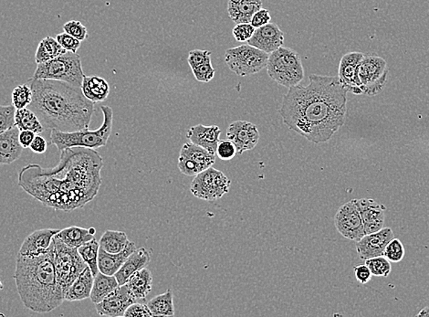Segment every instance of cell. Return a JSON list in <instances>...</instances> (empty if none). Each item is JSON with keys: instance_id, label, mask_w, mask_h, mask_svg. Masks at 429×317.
<instances>
[{"instance_id": "obj_1", "label": "cell", "mask_w": 429, "mask_h": 317, "mask_svg": "<svg viewBox=\"0 0 429 317\" xmlns=\"http://www.w3.org/2000/svg\"><path fill=\"white\" fill-rule=\"evenodd\" d=\"M103 160L96 150L72 148L60 151L52 169L28 164L19 173V186L42 205L62 212L94 200L101 185Z\"/></svg>"}, {"instance_id": "obj_2", "label": "cell", "mask_w": 429, "mask_h": 317, "mask_svg": "<svg viewBox=\"0 0 429 317\" xmlns=\"http://www.w3.org/2000/svg\"><path fill=\"white\" fill-rule=\"evenodd\" d=\"M348 90L338 77L312 74L289 88L279 110L284 125L314 144L326 143L346 119Z\"/></svg>"}, {"instance_id": "obj_3", "label": "cell", "mask_w": 429, "mask_h": 317, "mask_svg": "<svg viewBox=\"0 0 429 317\" xmlns=\"http://www.w3.org/2000/svg\"><path fill=\"white\" fill-rule=\"evenodd\" d=\"M33 102L28 105L45 130L74 132L89 128L94 103L81 88L54 80L31 79Z\"/></svg>"}, {"instance_id": "obj_4", "label": "cell", "mask_w": 429, "mask_h": 317, "mask_svg": "<svg viewBox=\"0 0 429 317\" xmlns=\"http://www.w3.org/2000/svg\"><path fill=\"white\" fill-rule=\"evenodd\" d=\"M14 280L23 305L33 312L50 313L65 301L58 284L53 244L44 255H17Z\"/></svg>"}, {"instance_id": "obj_5", "label": "cell", "mask_w": 429, "mask_h": 317, "mask_svg": "<svg viewBox=\"0 0 429 317\" xmlns=\"http://www.w3.org/2000/svg\"><path fill=\"white\" fill-rule=\"evenodd\" d=\"M103 114V123L97 130H89V128L74 132H62L51 130V142L58 150L72 148H86L97 149L106 146L111 137L114 112L109 106L101 108Z\"/></svg>"}, {"instance_id": "obj_6", "label": "cell", "mask_w": 429, "mask_h": 317, "mask_svg": "<svg viewBox=\"0 0 429 317\" xmlns=\"http://www.w3.org/2000/svg\"><path fill=\"white\" fill-rule=\"evenodd\" d=\"M266 68L269 78L286 88L300 85L304 78L301 56L297 51L283 46L269 54Z\"/></svg>"}, {"instance_id": "obj_7", "label": "cell", "mask_w": 429, "mask_h": 317, "mask_svg": "<svg viewBox=\"0 0 429 317\" xmlns=\"http://www.w3.org/2000/svg\"><path fill=\"white\" fill-rule=\"evenodd\" d=\"M84 76L81 57L77 53L66 51L48 62L39 63L33 79L60 80L81 88Z\"/></svg>"}, {"instance_id": "obj_8", "label": "cell", "mask_w": 429, "mask_h": 317, "mask_svg": "<svg viewBox=\"0 0 429 317\" xmlns=\"http://www.w3.org/2000/svg\"><path fill=\"white\" fill-rule=\"evenodd\" d=\"M52 244L58 284L63 295H66L67 291L85 269L87 264L78 252L77 248L69 247L57 237L53 238Z\"/></svg>"}, {"instance_id": "obj_9", "label": "cell", "mask_w": 429, "mask_h": 317, "mask_svg": "<svg viewBox=\"0 0 429 317\" xmlns=\"http://www.w3.org/2000/svg\"><path fill=\"white\" fill-rule=\"evenodd\" d=\"M269 54L251 45L228 49L225 62L228 69L240 77L260 73L266 68Z\"/></svg>"}, {"instance_id": "obj_10", "label": "cell", "mask_w": 429, "mask_h": 317, "mask_svg": "<svg viewBox=\"0 0 429 317\" xmlns=\"http://www.w3.org/2000/svg\"><path fill=\"white\" fill-rule=\"evenodd\" d=\"M231 181L220 170L211 168L195 175L190 186V191L200 200L214 201L227 194Z\"/></svg>"}, {"instance_id": "obj_11", "label": "cell", "mask_w": 429, "mask_h": 317, "mask_svg": "<svg viewBox=\"0 0 429 317\" xmlns=\"http://www.w3.org/2000/svg\"><path fill=\"white\" fill-rule=\"evenodd\" d=\"M388 74L387 63L384 58L364 55L358 69L363 94L375 96L384 89Z\"/></svg>"}, {"instance_id": "obj_12", "label": "cell", "mask_w": 429, "mask_h": 317, "mask_svg": "<svg viewBox=\"0 0 429 317\" xmlns=\"http://www.w3.org/2000/svg\"><path fill=\"white\" fill-rule=\"evenodd\" d=\"M216 161V155L193 143L183 145L178 157V169L182 174L195 177L204 170L211 168Z\"/></svg>"}, {"instance_id": "obj_13", "label": "cell", "mask_w": 429, "mask_h": 317, "mask_svg": "<svg viewBox=\"0 0 429 317\" xmlns=\"http://www.w3.org/2000/svg\"><path fill=\"white\" fill-rule=\"evenodd\" d=\"M335 225L344 238L358 241L365 235L363 221L355 200L340 207L336 212Z\"/></svg>"}, {"instance_id": "obj_14", "label": "cell", "mask_w": 429, "mask_h": 317, "mask_svg": "<svg viewBox=\"0 0 429 317\" xmlns=\"http://www.w3.org/2000/svg\"><path fill=\"white\" fill-rule=\"evenodd\" d=\"M260 137L259 129L249 121H235L227 129V139L230 140L236 146L239 155L256 148Z\"/></svg>"}, {"instance_id": "obj_15", "label": "cell", "mask_w": 429, "mask_h": 317, "mask_svg": "<svg viewBox=\"0 0 429 317\" xmlns=\"http://www.w3.org/2000/svg\"><path fill=\"white\" fill-rule=\"evenodd\" d=\"M138 302L130 292L126 284L119 285L117 288L107 295L99 304L95 305L98 315L101 316H124L127 308L133 302Z\"/></svg>"}, {"instance_id": "obj_16", "label": "cell", "mask_w": 429, "mask_h": 317, "mask_svg": "<svg viewBox=\"0 0 429 317\" xmlns=\"http://www.w3.org/2000/svg\"><path fill=\"white\" fill-rule=\"evenodd\" d=\"M395 237L391 228H382L378 232L365 234L356 241V252L361 260L384 256L385 247Z\"/></svg>"}, {"instance_id": "obj_17", "label": "cell", "mask_w": 429, "mask_h": 317, "mask_svg": "<svg viewBox=\"0 0 429 317\" xmlns=\"http://www.w3.org/2000/svg\"><path fill=\"white\" fill-rule=\"evenodd\" d=\"M364 57V53L353 51V53L344 54L339 65V80L348 92L356 95L363 94L358 77V69Z\"/></svg>"}, {"instance_id": "obj_18", "label": "cell", "mask_w": 429, "mask_h": 317, "mask_svg": "<svg viewBox=\"0 0 429 317\" xmlns=\"http://www.w3.org/2000/svg\"><path fill=\"white\" fill-rule=\"evenodd\" d=\"M248 44L271 54L284 44V34L275 23H268L255 28L253 35L248 40Z\"/></svg>"}, {"instance_id": "obj_19", "label": "cell", "mask_w": 429, "mask_h": 317, "mask_svg": "<svg viewBox=\"0 0 429 317\" xmlns=\"http://www.w3.org/2000/svg\"><path fill=\"white\" fill-rule=\"evenodd\" d=\"M362 221H363L365 234L378 232L384 228L385 220V207L371 198L355 200Z\"/></svg>"}, {"instance_id": "obj_20", "label": "cell", "mask_w": 429, "mask_h": 317, "mask_svg": "<svg viewBox=\"0 0 429 317\" xmlns=\"http://www.w3.org/2000/svg\"><path fill=\"white\" fill-rule=\"evenodd\" d=\"M58 229H40L35 230L23 241L19 255L34 257L44 255L50 249Z\"/></svg>"}, {"instance_id": "obj_21", "label": "cell", "mask_w": 429, "mask_h": 317, "mask_svg": "<svg viewBox=\"0 0 429 317\" xmlns=\"http://www.w3.org/2000/svg\"><path fill=\"white\" fill-rule=\"evenodd\" d=\"M221 130L217 126L196 125L187 131V137L191 143L201 146L211 154L217 155Z\"/></svg>"}, {"instance_id": "obj_22", "label": "cell", "mask_w": 429, "mask_h": 317, "mask_svg": "<svg viewBox=\"0 0 429 317\" xmlns=\"http://www.w3.org/2000/svg\"><path fill=\"white\" fill-rule=\"evenodd\" d=\"M19 129L13 126L0 134V164L10 165L22 157L23 148L19 140Z\"/></svg>"}, {"instance_id": "obj_23", "label": "cell", "mask_w": 429, "mask_h": 317, "mask_svg": "<svg viewBox=\"0 0 429 317\" xmlns=\"http://www.w3.org/2000/svg\"><path fill=\"white\" fill-rule=\"evenodd\" d=\"M151 261L150 252L146 248H139L129 255L124 264L121 265L118 272L115 273V278L119 285L126 284L129 278L149 265Z\"/></svg>"}, {"instance_id": "obj_24", "label": "cell", "mask_w": 429, "mask_h": 317, "mask_svg": "<svg viewBox=\"0 0 429 317\" xmlns=\"http://www.w3.org/2000/svg\"><path fill=\"white\" fill-rule=\"evenodd\" d=\"M136 250L135 243L130 241L124 250L118 253L106 252L103 249H99V256H98V268L99 272L106 275H115L121 265L124 264L126 259L129 257Z\"/></svg>"}, {"instance_id": "obj_25", "label": "cell", "mask_w": 429, "mask_h": 317, "mask_svg": "<svg viewBox=\"0 0 429 317\" xmlns=\"http://www.w3.org/2000/svg\"><path fill=\"white\" fill-rule=\"evenodd\" d=\"M262 8V0H228V13L236 24L251 23L254 14Z\"/></svg>"}, {"instance_id": "obj_26", "label": "cell", "mask_w": 429, "mask_h": 317, "mask_svg": "<svg viewBox=\"0 0 429 317\" xmlns=\"http://www.w3.org/2000/svg\"><path fill=\"white\" fill-rule=\"evenodd\" d=\"M94 281V276L92 275L91 269L86 266L85 269L78 276L76 280L67 291L65 301L78 302L90 298Z\"/></svg>"}, {"instance_id": "obj_27", "label": "cell", "mask_w": 429, "mask_h": 317, "mask_svg": "<svg viewBox=\"0 0 429 317\" xmlns=\"http://www.w3.org/2000/svg\"><path fill=\"white\" fill-rule=\"evenodd\" d=\"M84 96L91 102L101 103L107 99L110 94L108 82L100 76H84L82 87Z\"/></svg>"}, {"instance_id": "obj_28", "label": "cell", "mask_w": 429, "mask_h": 317, "mask_svg": "<svg viewBox=\"0 0 429 317\" xmlns=\"http://www.w3.org/2000/svg\"><path fill=\"white\" fill-rule=\"evenodd\" d=\"M130 292L137 301H144L153 288V275L147 268L133 273L126 282Z\"/></svg>"}, {"instance_id": "obj_29", "label": "cell", "mask_w": 429, "mask_h": 317, "mask_svg": "<svg viewBox=\"0 0 429 317\" xmlns=\"http://www.w3.org/2000/svg\"><path fill=\"white\" fill-rule=\"evenodd\" d=\"M95 233H96V230L94 228L85 229L82 227L71 226L60 230L55 237L60 239L69 247L79 248L81 245L95 238Z\"/></svg>"}, {"instance_id": "obj_30", "label": "cell", "mask_w": 429, "mask_h": 317, "mask_svg": "<svg viewBox=\"0 0 429 317\" xmlns=\"http://www.w3.org/2000/svg\"><path fill=\"white\" fill-rule=\"evenodd\" d=\"M118 286L119 284L115 275H106L99 272L94 276V285H92L90 298L94 305L99 304L107 295L114 292Z\"/></svg>"}, {"instance_id": "obj_31", "label": "cell", "mask_w": 429, "mask_h": 317, "mask_svg": "<svg viewBox=\"0 0 429 317\" xmlns=\"http://www.w3.org/2000/svg\"><path fill=\"white\" fill-rule=\"evenodd\" d=\"M65 53L66 51L58 42L56 37L48 36L44 37L37 46L36 54H35V62L37 65L46 62Z\"/></svg>"}, {"instance_id": "obj_32", "label": "cell", "mask_w": 429, "mask_h": 317, "mask_svg": "<svg viewBox=\"0 0 429 317\" xmlns=\"http://www.w3.org/2000/svg\"><path fill=\"white\" fill-rule=\"evenodd\" d=\"M15 126L19 131H31L36 135L45 130L36 114L30 108L17 109L15 112Z\"/></svg>"}, {"instance_id": "obj_33", "label": "cell", "mask_w": 429, "mask_h": 317, "mask_svg": "<svg viewBox=\"0 0 429 317\" xmlns=\"http://www.w3.org/2000/svg\"><path fill=\"white\" fill-rule=\"evenodd\" d=\"M152 316H175V305L174 295L171 289L155 296L147 302Z\"/></svg>"}, {"instance_id": "obj_34", "label": "cell", "mask_w": 429, "mask_h": 317, "mask_svg": "<svg viewBox=\"0 0 429 317\" xmlns=\"http://www.w3.org/2000/svg\"><path fill=\"white\" fill-rule=\"evenodd\" d=\"M129 240L127 234L119 230H106L101 237L99 245L101 249L109 253H118L124 250Z\"/></svg>"}, {"instance_id": "obj_35", "label": "cell", "mask_w": 429, "mask_h": 317, "mask_svg": "<svg viewBox=\"0 0 429 317\" xmlns=\"http://www.w3.org/2000/svg\"><path fill=\"white\" fill-rule=\"evenodd\" d=\"M100 245L99 241L94 238L92 240L81 245L77 248L78 252L82 256L83 261L85 262L87 266L91 269L92 275H96L99 273L98 268V256H99Z\"/></svg>"}, {"instance_id": "obj_36", "label": "cell", "mask_w": 429, "mask_h": 317, "mask_svg": "<svg viewBox=\"0 0 429 317\" xmlns=\"http://www.w3.org/2000/svg\"><path fill=\"white\" fill-rule=\"evenodd\" d=\"M12 105L16 109L27 108L33 102V94L31 86L20 85L12 92Z\"/></svg>"}, {"instance_id": "obj_37", "label": "cell", "mask_w": 429, "mask_h": 317, "mask_svg": "<svg viewBox=\"0 0 429 317\" xmlns=\"http://www.w3.org/2000/svg\"><path fill=\"white\" fill-rule=\"evenodd\" d=\"M365 264L369 268L372 275L378 277H387L392 270L390 261H388L385 256L367 259L365 260Z\"/></svg>"}, {"instance_id": "obj_38", "label": "cell", "mask_w": 429, "mask_h": 317, "mask_svg": "<svg viewBox=\"0 0 429 317\" xmlns=\"http://www.w3.org/2000/svg\"><path fill=\"white\" fill-rule=\"evenodd\" d=\"M405 247L402 241L398 239L394 238L385 247L384 256L388 261L399 262L405 257Z\"/></svg>"}, {"instance_id": "obj_39", "label": "cell", "mask_w": 429, "mask_h": 317, "mask_svg": "<svg viewBox=\"0 0 429 317\" xmlns=\"http://www.w3.org/2000/svg\"><path fill=\"white\" fill-rule=\"evenodd\" d=\"M13 105H0V134L15 126V112Z\"/></svg>"}, {"instance_id": "obj_40", "label": "cell", "mask_w": 429, "mask_h": 317, "mask_svg": "<svg viewBox=\"0 0 429 317\" xmlns=\"http://www.w3.org/2000/svg\"><path fill=\"white\" fill-rule=\"evenodd\" d=\"M63 31H65V33L69 34V35L76 37L81 42H83V40L88 37L87 28L82 22H77V20H71V22H66L63 25Z\"/></svg>"}, {"instance_id": "obj_41", "label": "cell", "mask_w": 429, "mask_h": 317, "mask_svg": "<svg viewBox=\"0 0 429 317\" xmlns=\"http://www.w3.org/2000/svg\"><path fill=\"white\" fill-rule=\"evenodd\" d=\"M237 154L236 146L230 140H220L217 148V155L219 160L230 161Z\"/></svg>"}, {"instance_id": "obj_42", "label": "cell", "mask_w": 429, "mask_h": 317, "mask_svg": "<svg viewBox=\"0 0 429 317\" xmlns=\"http://www.w3.org/2000/svg\"><path fill=\"white\" fill-rule=\"evenodd\" d=\"M192 73L196 80L200 83H208L213 80L216 70L213 67L212 62H210L192 69Z\"/></svg>"}, {"instance_id": "obj_43", "label": "cell", "mask_w": 429, "mask_h": 317, "mask_svg": "<svg viewBox=\"0 0 429 317\" xmlns=\"http://www.w3.org/2000/svg\"><path fill=\"white\" fill-rule=\"evenodd\" d=\"M188 65L191 69H195L200 65L211 62V51L194 50L188 53Z\"/></svg>"}, {"instance_id": "obj_44", "label": "cell", "mask_w": 429, "mask_h": 317, "mask_svg": "<svg viewBox=\"0 0 429 317\" xmlns=\"http://www.w3.org/2000/svg\"><path fill=\"white\" fill-rule=\"evenodd\" d=\"M255 28L251 23H240L235 26L232 33L235 40L239 42H248L253 35Z\"/></svg>"}, {"instance_id": "obj_45", "label": "cell", "mask_w": 429, "mask_h": 317, "mask_svg": "<svg viewBox=\"0 0 429 317\" xmlns=\"http://www.w3.org/2000/svg\"><path fill=\"white\" fill-rule=\"evenodd\" d=\"M126 317H153L149 305L144 301L133 302L127 308L124 316Z\"/></svg>"}, {"instance_id": "obj_46", "label": "cell", "mask_w": 429, "mask_h": 317, "mask_svg": "<svg viewBox=\"0 0 429 317\" xmlns=\"http://www.w3.org/2000/svg\"><path fill=\"white\" fill-rule=\"evenodd\" d=\"M56 40L66 51H71V53H77L78 50L81 47V42H82L81 40H77L76 37H72L66 33L57 35Z\"/></svg>"}, {"instance_id": "obj_47", "label": "cell", "mask_w": 429, "mask_h": 317, "mask_svg": "<svg viewBox=\"0 0 429 317\" xmlns=\"http://www.w3.org/2000/svg\"><path fill=\"white\" fill-rule=\"evenodd\" d=\"M271 16L268 10L264 8H260L256 13L252 17L251 24L255 28L262 27L271 22Z\"/></svg>"}, {"instance_id": "obj_48", "label": "cell", "mask_w": 429, "mask_h": 317, "mask_svg": "<svg viewBox=\"0 0 429 317\" xmlns=\"http://www.w3.org/2000/svg\"><path fill=\"white\" fill-rule=\"evenodd\" d=\"M353 272H355V277L360 284H367L372 278V273L365 264H359L353 268Z\"/></svg>"}, {"instance_id": "obj_49", "label": "cell", "mask_w": 429, "mask_h": 317, "mask_svg": "<svg viewBox=\"0 0 429 317\" xmlns=\"http://www.w3.org/2000/svg\"><path fill=\"white\" fill-rule=\"evenodd\" d=\"M30 149L35 153V154H44L48 149V142L42 135H35L33 143H31Z\"/></svg>"}, {"instance_id": "obj_50", "label": "cell", "mask_w": 429, "mask_h": 317, "mask_svg": "<svg viewBox=\"0 0 429 317\" xmlns=\"http://www.w3.org/2000/svg\"><path fill=\"white\" fill-rule=\"evenodd\" d=\"M35 135H36V134L31 131L24 130L19 132V140L23 148H30Z\"/></svg>"}, {"instance_id": "obj_51", "label": "cell", "mask_w": 429, "mask_h": 317, "mask_svg": "<svg viewBox=\"0 0 429 317\" xmlns=\"http://www.w3.org/2000/svg\"><path fill=\"white\" fill-rule=\"evenodd\" d=\"M417 316L429 317V307L423 308V309L420 311L419 314H417Z\"/></svg>"}, {"instance_id": "obj_52", "label": "cell", "mask_w": 429, "mask_h": 317, "mask_svg": "<svg viewBox=\"0 0 429 317\" xmlns=\"http://www.w3.org/2000/svg\"><path fill=\"white\" fill-rule=\"evenodd\" d=\"M4 289V285H3L1 281H0V291Z\"/></svg>"}]
</instances>
